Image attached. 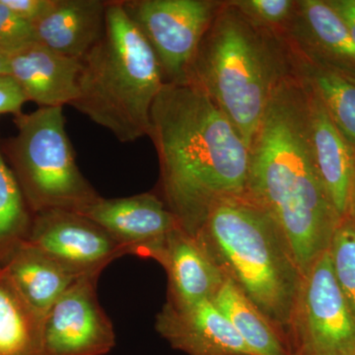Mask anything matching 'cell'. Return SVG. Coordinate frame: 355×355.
<instances>
[{
    "instance_id": "5bb4252c",
    "label": "cell",
    "mask_w": 355,
    "mask_h": 355,
    "mask_svg": "<svg viewBox=\"0 0 355 355\" xmlns=\"http://www.w3.org/2000/svg\"><path fill=\"white\" fill-rule=\"evenodd\" d=\"M9 69L28 101L40 108H64L78 94L81 60L60 55L38 42L9 53Z\"/></svg>"
},
{
    "instance_id": "2e32d148",
    "label": "cell",
    "mask_w": 355,
    "mask_h": 355,
    "mask_svg": "<svg viewBox=\"0 0 355 355\" xmlns=\"http://www.w3.org/2000/svg\"><path fill=\"white\" fill-rule=\"evenodd\" d=\"M284 37L326 64L355 74V44L328 0H298L295 16Z\"/></svg>"
},
{
    "instance_id": "83f0119b",
    "label": "cell",
    "mask_w": 355,
    "mask_h": 355,
    "mask_svg": "<svg viewBox=\"0 0 355 355\" xmlns=\"http://www.w3.org/2000/svg\"><path fill=\"white\" fill-rule=\"evenodd\" d=\"M329 4L345 21L352 41L355 44V1L354 0H328Z\"/></svg>"
},
{
    "instance_id": "f546056e",
    "label": "cell",
    "mask_w": 355,
    "mask_h": 355,
    "mask_svg": "<svg viewBox=\"0 0 355 355\" xmlns=\"http://www.w3.org/2000/svg\"><path fill=\"white\" fill-rule=\"evenodd\" d=\"M347 216L349 217L355 223V177L354 187H352V198H350L349 211H347Z\"/></svg>"
},
{
    "instance_id": "52a82bcc",
    "label": "cell",
    "mask_w": 355,
    "mask_h": 355,
    "mask_svg": "<svg viewBox=\"0 0 355 355\" xmlns=\"http://www.w3.org/2000/svg\"><path fill=\"white\" fill-rule=\"evenodd\" d=\"M291 355H355V317L329 250L303 275L287 331Z\"/></svg>"
},
{
    "instance_id": "9a60e30c",
    "label": "cell",
    "mask_w": 355,
    "mask_h": 355,
    "mask_svg": "<svg viewBox=\"0 0 355 355\" xmlns=\"http://www.w3.org/2000/svg\"><path fill=\"white\" fill-rule=\"evenodd\" d=\"M304 83L309 106L311 140L318 171L334 207L343 219L349 211L352 198L355 153L331 120L319 96L309 84Z\"/></svg>"
},
{
    "instance_id": "484cf974",
    "label": "cell",
    "mask_w": 355,
    "mask_h": 355,
    "mask_svg": "<svg viewBox=\"0 0 355 355\" xmlns=\"http://www.w3.org/2000/svg\"><path fill=\"white\" fill-rule=\"evenodd\" d=\"M28 101L24 90L11 74H0V114L20 116Z\"/></svg>"
},
{
    "instance_id": "8fae6325",
    "label": "cell",
    "mask_w": 355,
    "mask_h": 355,
    "mask_svg": "<svg viewBox=\"0 0 355 355\" xmlns=\"http://www.w3.org/2000/svg\"><path fill=\"white\" fill-rule=\"evenodd\" d=\"M80 214L104 228L128 254L141 258L180 226L164 202L150 193L120 198L100 196Z\"/></svg>"
},
{
    "instance_id": "ba28073f",
    "label": "cell",
    "mask_w": 355,
    "mask_h": 355,
    "mask_svg": "<svg viewBox=\"0 0 355 355\" xmlns=\"http://www.w3.org/2000/svg\"><path fill=\"white\" fill-rule=\"evenodd\" d=\"M130 19L155 53L165 83H186L189 67L219 0H121Z\"/></svg>"
},
{
    "instance_id": "8992f818",
    "label": "cell",
    "mask_w": 355,
    "mask_h": 355,
    "mask_svg": "<svg viewBox=\"0 0 355 355\" xmlns=\"http://www.w3.org/2000/svg\"><path fill=\"white\" fill-rule=\"evenodd\" d=\"M14 123L17 133L4 150L33 214H80L100 197L77 165L64 108H39L15 116Z\"/></svg>"
},
{
    "instance_id": "3957f363",
    "label": "cell",
    "mask_w": 355,
    "mask_h": 355,
    "mask_svg": "<svg viewBox=\"0 0 355 355\" xmlns=\"http://www.w3.org/2000/svg\"><path fill=\"white\" fill-rule=\"evenodd\" d=\"M294 74L286 39L257 25L229 0L203 36L186 83L209 96L250 150L273 93Z\"/></svg>"
},
{
    "instance_id": "603a6c76",
    "label": "cell",
    "mask_w": 355,
    "mask_h": 355,
    "mask_svg": "<svg viewBox=\"0 0 355 355\" xmlns=\"http://www.w3.org/2000/svg\"><path fill=\"white\" fill-rule=\"evenodd\" d=\"M328 250L336 282L355 317V223L349 217L340 220Z\"/></svg>"
},
{
    "instance_id": "6da1fadb",
    "label": "cell",
    "mask_w": 355,
    "mask_h": 355,
    "mask_svg": "<svg viewBox=\"0 0 355 355\" xmlns=\"http://www.w3.org/2000/svg\"><path fill=\"white\" fill-rule=\"evenodd\" d=\"M148 137L160 165L163 202L191 236L219 200L247 191L250 150L209 96L190 83H165Z\"/></svg>"
},
{
    "instance_id": "ffe728a7",
    "label": "cell",
    "mask_w": 355,
    "mask_h": 355,
    "mask_svg": "<svg viewBox=\"0 0 355 355\" xmlns=\"http://www.w3.org/2000/svg\"><path fill=\"white\" fill-rule=\"evenodd\" d=\"M44 319L0 266V355H46Z\"/></svg>"
},
{
    "instance_id": "d4e9b609",
    "label": "cell",
    "mask_w": 355,
    "mask_h": 355,
    "mask_svg": "<svg viewBox=\"0 0 355 355\" xmlns=\"http://www.w3.org/2000/svg\"><path fill=\"white\" fill-rule=\"evenodd\" d=\"M36 42L33 25L15 15L0 0V50L12 53Z\"/></svg>"
},
{
    "instance_id": "4dcf8cb0",
    "label": "cell",
    "mask_w": 355,
    "mask_h": 355,
    "mask_svg": "<svg viewBox=\"0 0 355 355\" xmlns=\"http://www.w3.org/2000/svg\"><path fill=\"white\" fill-rule=\"evenodd\" d=\"M354 1H355V0H354Z\"/></svg>"
},
{
    "instance_id": "f1b7e54d",
    "label": "cell",
    "mask_w": 355,
    "mask_h": 355,
    "mask_svg": "<svg viewBox=\"0 0 355 355\" xmlns=\"http://www.w3.org/2000/svg\"><path fill=\"white\" fill-rule=\"evenodd\" d=\"M0 74H10L9 53L2 50H0Z\"/></svg>"
},
{
    "instance_id": "e0dca14e",
    "label": "cell",
    "mask_w": 355,
    "mask_h": 355,
    "mask_svg": "<svg viewBox=\"0 0 355 355\" xmlns=\"http://www.w3.org/2000/svg\"><path fill=\"white\" fill-rule=\"evenodd\" d=\"M107 6L104 0H57L33 25L37 42L64 57L83 60L104 34Z\"/></svg>"
},
{
    "instance_id": "4fadbf2b",
    "label": "cell",
    "mask_w": 355,
    "mask_h": 355,
    "mask_svg": "<svg viewBox=\"0 0 355 355\" xmlns=\"http://www.w3.org/2000/svg\"><path fill=\"white\" fill-rule=\"evenodd\" d=\"M146 258L153 259L168 275V300L176 307H188L214 300L226 277L181 226L149 250Z\"/></svg>"
},
{
    "instance_id": "7402d4cb",
    "label": "cell",
    "mask_w": 355,
    "mask_h": 355,
    "mask_svg": "<svg viewBox=\"0 0 355 355\" xmlns=\"http://www.w3.org/2000/svg\"><path fill=\"white\" fill-rule=\"evenodd\" d=\"M33 214L0 148V266L27 241Z\"/></svg>"
},
{
    "instance_id": "d6986e66",
    "label": "cell",
    "mask_w": 355,
    "mask_h": 355,
    "mask_svg": "<svg viewBox=\"0 0 355 355\" xmlns=\"http://www.w3.org/2000/svg\"><path fill=\"white\" fill-rule=\"evenodd\" d=\"M2 266L26 300L44 316L60 296L80 279L27 241Z\"/></svg>"
},
{
    "instance_id": "30bf717a",
    "label": "cell",
    "mask_w": 355,
    "mask_h": 355,
    "mask_svg": "<svg viewBox=\"0 0 355 355\" xmlns=\"http://www.w3.org/2000/svg\"><path fill=\"white\" fill-rule=\"evenodd\" d=\"M98 279H77L44 315L46 355H107L114 349L116 334L98 300Z\"/></svg>"
},
{
    "instance_id": "cb8c5ba5",
    "label": "cell",
    "mask_w": 355,
    "mask_h": 355,
    "mask_svg": "<svg viewBox=\"0 0 355 355\" xmlns=\"http://www.w3.org/2000/svg\"><path fill=\"white\" fill-rule=\"evenodd\" d=\"M257 25L284 36L291 26L298 0H230Z\"/></svg>"
},
{
    "instance_id": "44dd1931",
    "label": "cell",
    "mask_w": 355,
    "mask_h": 355,
    "mask_svg": "<svg viewBox=\"0 0 355 355\" xmlns=\"http://www.w3.org/2000/svg\"><path fill=\"white\" fill-rule=\"evenodd\" d=\"M212 302L227 318L254 355H291L284 336L229 280Z\"/></svg>"
},
{
    "instance_id": "277c9868",
    "label": "cell",
    "mask_w": 355,
    "mask_h": 355,
    "mask_svg": "<svg viewBox=\"0 0 355 355\" xmlns=\"http://www.w3.org/2000/svg\"><path fill=\"white\" fill-rule=\"evenodd\" d=\"M193 237L287 345L289 320L304 275L277 222L244 193L216 202Z\"/></svg>"
},
{
    "instance_id": "7a4b0ae2",
    "label": "cell",
    "mask_w": 355,
    "mask_h": 355,
    "mask_svg": "<svg viewBox=\"0 0 355 355\" xmlns=\"http://www.w3.org/2000/svg\"><path fill=\"white\" fill-rule=\"evenodd\" d=\"M246 193L277 222L304 275L342 218L318 171L307 89L297 74L273 93L254 135Z\"/></svg>"
},
{
    "instance_id": "5b68a950",
    "label": "cell",
    "mask_w": 355,
    "mask_h": 355,
    "mask_svg": "<svg viewBox=\"0 0 355 355\" xmlns=\"http://www.w3.org/2000/svg\"><path fill=\"white\" fill-rule=\"evenodd\" d=\"M165 84L155 53L121 0L108 1L100 41L81 60L70 106L123 144L148 137L150 113Z\"/></svg>"
},
{
    "instance_id": "9c48e42d",
    "label": "cell",
    "mask_w": 355,
    "mask_h": 355,
    "mask_svg": "<svg viewBox=\"0 0 355 355\" xmlns=\"http://www.w3.org/2000/svg\"><path fill=\"white\" fill-rule=\"evenodd\" d=\"M27 242L77 277H100L112 261L128 254V250L101 226L69 210L33 214Z\"/></svg>"
},
{
    "instance_id": "ac0fdd59",
    "label": "cell",
    "mask_w": 355,
    "mask_h": 355,
    "mask_svg": "<svg viewBox=\"0 0 355 355\" xmlns=\"http://www.w3.org/2000/svg\"><path fill=\"white\" fill-rule=\"evenodd\" d=\"M287 43L296 74L317 93L336 128L355 153V74L336 69L291 42Z\"/></svg>"
},
{
    "instance_id": "7c38bea8",
    "label": "cell",
    "mask_w": 355,
    "mask_h": 355,
    "mask_svg": "<svg viewBox=\"0 0 355 355\" xmlns=\"http://www.w3.org/2000/svg\"><path fill=\"white\" fill-rule=\"evenodd\" d=\"M155 328L173 349L188 355H254L212 301L188 307L166 302Z\"/></svg>"
},
{
    "instance_id": "4316f807",
    "label": "cell",
    "mask_w": 355,
    "mask_h": 355,
    "mask_svg": "<svg viewBox=\"0 0 355 355\" xmlns=\"http://www.w3.org/2000/svg\"><path fill=\"white\" fill-rule=\"evenodd\" d=\"M21 19L34 25L55 7L57 0H2Z\"/></svg>"
}]
</instances>
